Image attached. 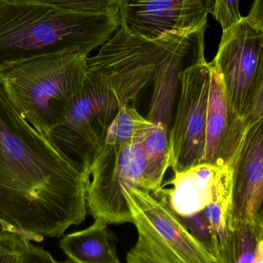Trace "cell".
I'll use <instances>...</instances> for the list:
<instances>
[{
    "mask_svg": "<svg viewBox=\"0 0 263 263\" xmlns=\"http://www.w3.org/2000/svg\"><path fill=\"white\" fill-rule=\"evenodd\" d=\"M47 5L69 12L83 14H107L117 12V0H12Z\"/></svg>",
    "mask_w": 263,
    "mask_h": 263,
    "instance_id": "cell-16",
    "label": "cell"
},
{
    "mask_svg": "<svg viewBox=\"0 0 263 263\" xmlns=\"http://www.w3.org/2000/svg\"><path fill=\"white\" fill-rule=\"evenodd\" d=\"M87 177L14 107L0 83V231L41 242L84 222Z\"/></svg>",
    "mask_w": 263,
    "mask_h": 263,
    "instance_id": "cell-1",
    "label": "cell"
},
{
    "mask_svg": "<svg viewBox=\"0 0 263 263\" xmlns=\"http://www.w3.org/2000/svg\"><path fill=\"white\" fill-rule=\"evenodd\" d=\"M212 65L222 78L233 109L245 121L253 111L262 78L263 30L242 20L222 31Z\"/></svg>",
    "mask_w": 263,
    "mask_h": 263,
    "instance_id": "cell-7",
    "label": "cell"
},
{
    "mask_svg": "<svg viewBox=\"0 0 263 263\" xmlns=\"http://www.w3.org/2000/svg\"><path fill=\"white\" fill-rule=\"evenodd\" d=\"M262 117H263V64L262 83H261L260 89H259V94H258L257 99H256L253 111L249 116L248 118L245 120L247 128L253 123H256Z\"/></svg>",
    "mask_w": 263,
    "mask_h": 263,
    "instance_id": "cell-22",
    "label": "cell"
},
{
    "mask_svg": "<svg viewBox=\"0 0 263 263\" xmlns=\"http://www.w3.org/2000/svg\"><path fill=\"white\" fill-rule=\"evenodd\" d=\"M151 128V122L144 118L134 106L129 105L122 108L112 120L101 145L120 146L139 142L145 139Z\"/></svg>",
    "mask_w": 263,
    "mask_h": 263,
    "instance_id": "cell-14",
    "label": "cell"
},
{
    "mask_svg": "<svg viewBox=\"0 0 263 263\" xmlns=\"http://www.w3.org/2000/svg\"><path fill=\"white\" fill-rule=\"evenodd\" d=\"M215 0H117L120 27L147 40L206 26Z\"/></svg>",
    "mask_w": 263,
    "mask_h": 263,
    "instance_id": "cell-8",
    "label": "cell"
},
{
    "mask_svg": "<svg viewBox=\"0 0 263 263\" xmlns=\"http://www.w3.org/2000/svg\"><path fill=\"white\" fill-rule=\"evenodd\" d=\"M143 139L120 146L101 145L94 155L84 172L88 212L94 219L107 225L133 223L125 192L132 188L146 190Z\"/></svg>",
    "mask_w": 263,
    "mask_h": 263,
    "instance_id": "cell-5",
    "label": "cell"
},
{
    "mask_svg": "<svg viewBox=\"0 0 263 263\" xmlns=\"http://www.w3.org/2000/svg\"><path fill=\"white\" fill-rule=\"evenodd\" d=\"M29 242L20 235L0 231V263H24Z\"/></svg>",
    "mask_w": 263,
    "mask_h": 263,
    "instance_id": "cell-17",
    "label": "cell"
},
{
    "mask_svg": "<svg viewBox=\"0 0 263 263\" xmlns=\"http://www.w3.org/2000/svg\"><path fill=\"white\" fill-rule=\"evenodd\" d=\"M181 217V216H180ZM184 224L190 230L195 239L204 247L213 257V244L211 233L206 218L203 212L201 211L193 216L181 217ZM214 261V260H213Z\"/></svg>",
    "mask_w": 263,
    "mask_h": 263,
    "instance_id": "cell-18",
    "label": "cell"
},
{
    "mask_svg": "<svg viewBox=\"0 0 263 263\" xmlns=\"http://www.w3.org/2000/svg\"><path fill=\"white\" fill-rule=\"evenodd\" d=\"M211 69L203 52L179 73L180 92L168 133L170 168L174 173L203 163Z\"/></svg>",
    "mask_w": 263,
    "mask_h": 263,
    "instance_id": "cell-6",
    "label": "cell"
},
{
    "mask_svg": "<svg viewBox=\"0 0 263 263\" xmlns=\"http://www.w3.org/2000/svg\"><path fill=\"white\" fill-rule=\"evenodd\" d=\"M88 58L63 52L12 63L0 69V83L22 117L50 136L81 88Z\"/></svg>",
    "mask_w": 263,
    "mask_h": 263,
    "instance_id": "cell-4",
    "label": "cell"
},
{
    "mask_svg": "<svg viewBox=\"0 0 263 263\" xmlns=\"http://www.w3.org/2000/svg\"><path fill=\"white\" fill-rule=\"evenodd\" d=\"M125 196L136 230L160 241L180 263H214L166 202L139 188L127 190Z\"/></svg>",
    "mask_w": 263,
    "mask_h": 263,
    "instance_id": "cell-9",
    "label": "cell"
},
{
    "mask_svg": "<svg viewBox=\"0 0 263 263\" xmlns=\"http://www.w3.org/2000/svg\"><path fill=\"white\" fill-rule=\"evenodd\" d=\"M239 3L240 0H215L211 14L220 23L222 31L230 29L242 20Z\"/></svg>",
    "mask_w": 263,
    "mask_h": 263,
    "instance_id": "cell-19",
    "label": "cell"
},
{
    "mask_svg": "<svg viewBox=\"0 0 263 263\" xmlns=\"http://www.w3.org/2000/svg\"><path fill=\"white\" fill-rule=\"evenodd\" d=\"M256 222L260 224L263 227V196L260 205H259V210H258L257 215H256Z\"/></svg>",
    "mask_w": 263,
    "mask_h": 263,
    "instance_id": "cell-24",
    "label": "cell"
},
{
    "mask_svg": "<svg viewBox=\"0 0 263 263\" xmlns=\"http://www.w3.org/2000/svg\"><path fill=\"white\" fill-rule=\"evenodd\" d=\"M24 263H74L68 259L64 262L55 260L49 252L29 242Z\"/></svg>",
    "mask_w": 263,
    "mask_h": 263,
    "instance_id": "cell-20",
    "label": "cell"
},
{
    "mask_svg": "<svg viewBox=\"0 0 263 263\" xmlns=\"http://www.w3.org/2000/svg\"><path fill=\"white\" fill-rule=\"evenodd\" d=\"M119 26L117 12L76 13L40 3L0 0V69L50 54L89 55Z\"/></svg>",
    "mask_w": 263,
    "mask_h": 263,
    "instance_id": "cell-3",
    "label": "cell"
},
{
    "mask_svg": "<svg viewBox=\"0 0 263 263\" xmlns=\"http://www.w3.org/2000/svg\"><path fill=\"white\" fill-rule=\"evenodd\" d=\"M232 174L231 166L217 168L206 163L175 173L172 188L152 193L166 202L181 217L202 211L213 201L223 181Z\"/></svg>",
    "mask_w": 263,
    "mask_h": 263,
    "instance_id": "cell-12",
    "label": "cell"
},
{
    "mask_svg": "<svg viewBox=\"0 0 263 263\" xmlns=\"http://www.w3.org/2000/svg\"><path fill=\"white\" fill-rule=\"evenodd\" d=\"M263 239L260 224H243L232 231L230 263H253Z\"/></svg>",
    "mask_w": 263,
    "mask_h": 263,
    "instance_id": "cell-15",
    "label": "cell"
},
{
    "mask_svg": "<svg viewBox=\"0 0 263 263\" xmlns=\"http://www.w3.org/2000/svg\"><path fill=\"white\" fill-rule=\"evenodd\" d=\"M253 263H263V239L259 243L256 258Z\"/></svg>",
    "mask_w": 263,
    "mask_h": 263,
    "instance_id": "cell-23",
    "label": "cell"
},
{
    "mask_svg": "<svg viewBox=\"0 0 263 263\" xmlns=\"http://www.w3.org/2000/svg\"><path fill=\"white\" fill-rule=\"evenodd\" d=\"M247 18L255 27L263 30V0H254Z\"/></svg>",
    "mask_w": 263,
    "mask_h": 263,
    "instance_id": "cell-21",
    "label": "cell"
},
{
    "mask_svg": "<svg viewBox=\"0 0 263 263\" xmlns=\"http://www.w3.org/2000/svg\"><path fill=\"white\" fill-rule=\"evenodd\" d=\"M176 33L150 40L120 27L97 55L88 58L81 88L67 115L50 134L65 152L77 156L83 171L120 109L153 81Z\"/></svg>",
    "mask_w": 263,
    "mask_h": 263,
    "instance_id": "cell-2",
    "label": "cell"
},
{
    "mask_svg": "<svg viewBox=\"0 0 263 263\" xmlns=\"http://www.w3.org/2000/svg\"><path fill=\"white\" fill-rule=\"evenodd\" d=\"M211 66L203 163L223 168L233 164L247 126L233 109L222 78Z\"/></svg>",
    "mask_w": 263,
    "mask_h": 263,
    "instance_id": "cell-11",
    "label": "cell"
},
{
    "mask_svg": "<svg viewBox=\"0 0 263 263\" xmlns=\"http://www.w3.org/2000/svg\"><path fill=\"white\" fill-rule=\"evenodd\" d=\"M229 227L256 223L263 196V117L247 128L231 165Z\"/></svg>",
    "mask_w": 263,
    "mask_h": 263,
    "instance_id": "cell-10",
    "label": "cell"
},
{
    "mask_svg": "<svg viewBox=\"0 0 263 263\" xmlns=\"http://www.w3.org/2000/svg\"><path fill=\"white\" fill-rule=\"evenodd\" d=\"M101 219L85 230L66 235L60 248L74 263H122L116 250V239Z\"/></svg>",
    "mask_w": 263,
    "mask_h": 263,
    "instance_id": "cell-13",
    "label": "cell"
}]
</instances>
